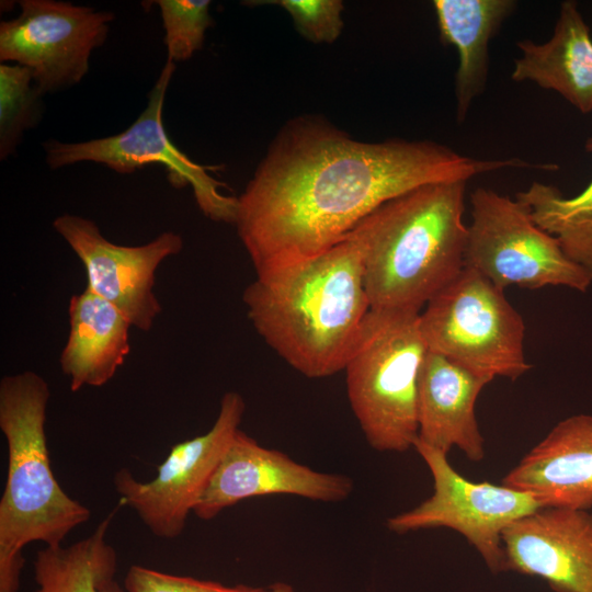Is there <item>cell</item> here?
Returning <instances> with one entry per match:
<instances>
[{"instance_id": "6da1fadb", "label": "cell", "mask_w": 592, "mask_h": 592, "mask_svg": "<svg viewBox=\"0 0 592 592\" xmlns=\"http://www.w3.org/2000/svg\"><path fill=\"white\" fill-rule=\"evenodd\" d=\"M533 164L475 159L431 140L362 141L323 118L299 116L280 129L237 197L234 225L258 274L330 249L414 187Z\"/></svg>"}, {"instance_id": "7a4b0ae2", "label": "cell", "mask_w": 592, "mask_h": 592, "mask_svg": "<svg viewBox=\"0 0 592 592\" xmlns=\"http://www.w3.org/2000/svg\"><path fill=\"white\" fill-rule=\"evenodd\" d=\"M242 300L264 342L308 378L344 369L371 310L361 254L346 237L317 255L258 273Z\"/></svg>"}, {"instance_id": "3957f363", "label": "cell", "mask_w": 592, "mask_h": 592, "mask_svg": "<svg viewBox=\"0 0 592 592\" xmlns=\"http://www.w3.org/2000/svg\"><path fill=\"white\" fill-rule=\"evenodd\" d=\"M466 181L424 184L379 205L345 237L373 309L420 312L465 267Z\"/></svg>"}, {"instance_id": "277c9868", "label": "cell", "mask_w": 592, "mask_h": 592, "mask_svg": "<svg viewBox=\"0 0 592 592\" xmlns=\"http://www.w3.org/2000/svg\"><path fill=\"white\" fill-rule=\"evenodd\" d=\"M50 391L34 372L0 382V429L8 445V474L0 500V592H18L30 543L61 545L90 519V510L69 497L55 478L45 434Z\"/></svg>"}, {"instance_id": "5b68a950", "label": "cell", "mask_w": 592, "mask_h": 592, "mask_svg": "<svg viewBox=\"0 0 592 592\" xmlns=\"http://www.w3.org/2000/svg\"><path fill=\"white\" fill-rule=\"evenodd\" d=\"M420 312L371 308L344 365L353 414L379 452H406L418 439V384L429 352Z\"/></svg>"}, {"instance_id": "8992f818", "label": "cell", "mask_w": 592, "mask_h": 592, "mask_svg": "<svg viewBox=\"0 0 592 592\" xmlns=\"http://www.w3.org/2000/svg\"><path fill=\"white\" fill-rule=\"evenodd\" d=\"M420 327L430 352L480 376L515 380L532 368L522 316L504 289L471 267L424 306Z\"/></svg>"}, {"instance_id": "52a82bcc", "label": "cell", "mask_w": 592, "mask_h": 592, "mask_svg": "<svg viewBox=\"0 0 592 592\" xmlns=\"http://www.w3.org/2000/svg\"><path fill=\"white\" fill-rule=\"evenodd\" d=\"M470 206L465 266L501 289L514 285L588 291L590 276L566 255L555 237L533 220L521 201L477 187L470 195Z\"/></svg>"}, {"instance_id": "ba28073f", "label": "cell", "mask_w": 592, "mask_h": 592, "mask_svg": "<svg viewBox=\"0 0 592 592\" xmlns=\"http://www.w3.org/2000/svg\"><path fill=\"white\" fill-rule=\"evenodd\" d=\"M175 64L167 60L145 110L125 130L81 143L49 140L43 145L46 163L59 169L79 162L104 164L117 173H132L148 164H160L175 189L190 185L198 208L216 221L235 224L238 200L220 192L224 183L210 168L190 159L170 139L163 124V105Z\"/></svg>"}, {"instance_id": "9c48e42d", "label": "cell", "mask_w": 592, "mask_h": 592, "mask_svg": "<svg viewBox=\"0 0 592 592\" xmlns=\"http://www.w3.org/2000/svg\"><path fill=\"white\" fill-rule=\"evenodd\" d=\"M413 448L433 478V493L411 510L390 516L386 525L397 534L446 527L476 548L489 570L505 571L502 534L506 527L544 505L531 493L459 475L444 454L415 441Z\"/></svg>"}, {"instance_id": "30bf717a", "label": "cell", "mask_w": 592, "mask_h": 592, "mask_svg": "<svg viewBox=\"0 0 592 592\" xmlns=\"http://www.w3.org/2000/svg\"><path fill=\"white\" fill-rule=\"evenodd\" d=\"M0 24V60L27 68L42 95L79 83L109 35L113 12L58 0L19 1Z\"/></svg>"}, {"instance_id": "8fae6325", "label": "cell", "mask_w": 592, "mask_h": 592, "mask_svg": "<svg viewBox=\"0 0 592 592\" xmlns=\"http://www.w3.org/2000/svg\"><path fill=\"white\" fill-rule=\"evenodd\" d=\"M246 402L237 391L224 394L218 415L204 434L175 444L149 481L137 480L129 469L114 476L119 503L132 508L160 538L182 534L190 512L203 497L219 463L240 430Z\"/></svg>"}, {"instance_id": "7c38bea8", "label": "cell", "mask_w": 592, "mask_h": 592, "mask_svg": "<svg viewBox=\"0 0 592 592\" xmlns=\"http://www.w3.org/2000/svg\"><path fill=\"white\" fill-rule=\"evenodd\" d=\"M53 227L82 262L87 287L113 304L132 326L149 331L162 309L153 293L156 271L164 259L181 252V235L166 231L130 247L107 240L93 220L78 215L62 214Z\"/></svg>"}, {"instance_id": "4fadbf2b", "label": "cell", "mask_w": 592, "mask_h": 592, "mask_svg": "<svg viewBox=\"0 0 592 592\" xmlns=\"http://www.w3.org/2000/svg\"><path fill=\"white\" fill-rule=\"evenodd\" d=\"M353 487L350 477L311 469L239 430L193 513L207 521L242 500L267 494L340 502Z\"/></svg>"}, {"instance_id": "5bb4252c", "label": "cell", "mask_w": 592, "mask_h": 592, "mask_svg": "<svg viewBox=\"0 0 592 592\" xmlns=\"http://www.w3.org/2000/svg\"><path fill=\"white\" fill-rule=\"evenodd\" d=\"M502 540L505 571L539 577L556 592H592V512L542 508Z\"/></svg>"}, {"instance_id": "9a60e30c", "label": "cell", "mask_w": 592, "mask_h": 592, "mask_svg": "<svg viewBox=\"0 0 592 592\" xmlns=\"http://www.w3.org/2000/svg\"><path fill=\"white\" fill-rule=\"evenodd\" d=\"M544 508H592V415L559 421L502 479Z\"/></svg>"}, {"instance_id": "2e32d148", "label": "cell", "mask_w": 592, "mask_h": 592, "mask_svg": "<svg viewBox=\"0 0 592 592\" xmlns=\"http://www.w3.org/2000/svg\"><path fill=\"white\" fill-rule=\"evenodd\" d=\"M492 379L428 352L417 398V441L444 454L459 448L468 459L485 457V440L476 419V401Z\"/></svg>"}, {"instance_id": "e0dca14e", "label": "cell", "mask_w": 592, "mask_h": 592, "mask_svg": "<svg viewBox=\"0 0 592 592\" xmlns=\"http://www.w3.org/2000/svg\"><path fill=\"white\" fill-rule=\"evenodd\" d=\"M511 79L532 81L562 95L583 114L592 112V37L572 0L561 2L553 36L543 44L531 39L516 43Z\"/></svg>"}, {"instance_id": "ac0fdd59", "label": "cell", "mask_w": 592, "mask_h": 592, "mask_svg": "<svg viewBox=\"0 0 592 592\" xmlns=\"http://www.w3.org/2000/svg\"><path fill=\"white\" fill-rule=\"evenodd\" d=\"M70 331L61 352V371L71 391L100 387L115 375L129 354L128 319L88 287L69 301Z\"/></svg>"}, {"instance_id": "d6986e66", "label": "cell", "mask_w": 592, "mask_h": 592, "mask_svg": "<svg viewBox=\"0 0 592 592\" xmlns=\"http://www.w3.org/2000/svg\"><path fill=\"white\" fill-rule=\"evenodd\" d=\"M440 39L458 53L455 72L456 119L464 122L486 87L489 43L510 16L513 0H434Z\"/></svg>"}, {"instance_id": "ffe728a7", "label": "cell", "mask_w": 592, "mask_h": 592, "mask_svg": "<svg viewBox=\"0 0 592 592\" xmlns=\"http://www.w3.org/2000/svg\"><path fill=\"white\" fill-rule=\"evenodd\" d=\"M113 510L88 537L46 546L34 561L35 592H126L115 580L117 554L106 542Z\"/></svg>"}, {"instance_id": "44dd1931", "label": "cell", "mask_w": 592, "mask_h": 592, "mask_svg": "<svg viewBox=\"0 0 592 592\" xmlns=\"http://www.w3.org/2000/svg\"><path fill=\"white\" fill-rule=\"evenodd\" d=\"M592 152V137L585 141ZM533 220L555 237L566 255L592 280V181L578 195L566 197L553 185L533 182L516 194Z\"/></svg>"}, {"instance_id": "7402d4cb", "label": "cell", "mask_w": 592, "mask_h": 592, "mask_svg": "<svg viewBox=\"0 0 592 592\" xmlns=\"http://www.w3.org/2000/svg\"><path fill=\"white\" fill-rule=\"evenodd\" d=\"M42 94L31 71L16 64L0 65V158L15 153L24 133L42 116Z\"/></svg>"}, {"instance_id": "603a6c76", "label": "cell", "mask_w": 592, "mask_h": 592, "mask_svg": "<svg viewBox=\"0 0 592 592\" xmlns=\"http://www.w3.org/2000/svg\"><path fill=\"white\" fill-rule=\"evenodd\" d=\"M164 29L167 60L190 59L203 47L205 34L213 25L209 0H156Z\"/></svg>"}, {"instance_id": "cb8c5ba5", "label": "cell", "mask_w": 592, "mask_h": 592, "mask_svg": "<svg viewBox=\"0 0 592 592\" xmlns=\"http://www.w3.org/2000/svg\"><path fill=\"white\" fill-rule=\"evenodd\" d=\"M283 8L297 31L316 44H330L343 30V2L340 0H278L267 1Z\"/></svg>"}, {"instance_id": "d4e9b609", "label": "cell", "mask_w": 592, "mask_h": 592, "mask_svg": "<svg viewBox=\"0 0 592 592\" xmlns=\"http://www.w3.org/2000/svg\"><path fill=\"white\" fill-rule=\"evenodd\" d=\"M124 588L126 592H271V587L244 584L229 587L215 581L170 574L139 565L128 569Z\"/></svg>"}, {"instance_id": "484cf974", "label": "cell", "mask_w": 592, "mask_h": 592, "mask_svg": "<svg viewBox=\"0 0 592 592\" xmlns=\"http://www.w3.org/2000/svg\"><path fill=\"white\" fill-rule=\"evenodd\" d=\"M271 587V592H296L293 587L284 582H276Z\"/></svg>"}]
</instances>
